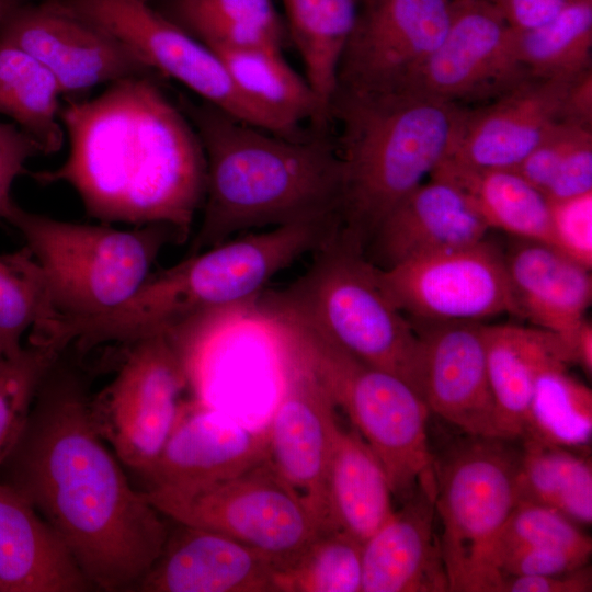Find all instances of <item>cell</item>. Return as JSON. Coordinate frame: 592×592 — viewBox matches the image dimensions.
Returning <instances> with one entry per match:
<instances>
[{"instance_id":"cell-1","label":"cell","mask_w":592,"mask_h":592,"mask_svg":"<svg viewBox=\"0 0 592 592\" xmlns=\"http://www.w3.org/2000/svg\"><path fill=\"white\" fill-rule=\"evenodd\" d=\"M58 361L2 464L7 483L57 533L94 588L134 590L169 528L105 446L83 377Z\"/></svg>"},{"instance_id":"cell-2","label":"cell","mask_w":592,"mask_h":592,"mask_svg":"<svg viewBox=\"0 0 592 592\" xmlns=\"http://www.w3.org/2000/svg\"><path fill=\"white\" fill-rule=\"evenodd\" d=\"M59 119L69 153L54 170L27 172L37 183H67L102 223L163 224L186 240L204 201L206 160L193 124L153 76L70 100Z\"/></svg>"},{"instance_id":"cell-3","label":"cell","mask_w":592,"mask_h":592,"mask_svg":"<svg viewBox=\"0 0 592 592\" xmlns=\"http://www.w3.org/2000/svg\"><path fill=\"white\" fill-rule=\"evenodd\" d=\"M181 109L206 160L204 213L191 253L248 229L339 218L341 167L328 140L281 136L206 101L184 99Z\"/></svg>"},{"instance_id":"cell-4","label":"cell","mask_w":592,"mask_h":592,"mask_svg":"<svg viewBox=\"0 0 592 592\" xmlns=\"http://www.w3.org/2000/svg\"><path fill=\"white\" fill-rule=\"evenodd\" d=\"M338 217L295 221L226 240L150 274L119 307L90 318L60 321L57 338L88 352L105 343L130 344L167 335L200 318L247 310L278 272L319 248Z\"/></svg>"},{"instance_id":"cell-5","label":"cell","mask_w":592,"mask_h":592,"mask_svg":"<svg viewBox=\"0 0 592 592\" xmlns=\"http://www.w3.org/2000/svg\"><path fill=\"white\" fill-rule=\"evenodd\" d=\"M463 113L454 103L410 91L334 94L340 228L363 250L387 214L448 157Z\"/></svg>"},{"instance_id":"cell-6","label":"cell","mask_w":592,"mask_h":592,"mask_svg":"<svg viewBox=\"0 0 592 592\" xmlns=\"http://www.w3.org/2000/svg\"><path fill=\"white\" fill-rule=\"evenodd\" d=\"M257 315L293 344L315 369L335 406L380 462L394 496L423 490L435 498L429 409L401 378L356 358L295 312L262 301Z\"/></svg>"},{"instance_id":"cell-7","label":"cell","mask_w":592,"mask_h":592,"mask_svg":"<svg viewBox=\"0 0 592 592\" xmlns=\"http://www.w3.org/2000/svg\"><path fill=\"white\" fill-rule=\"evenodd\" d=\"M315 252L303 276L262 296L300 316L356 358L401 378L421 396V339L384 289L376 265L340 227Z\"/></svg>"},{"instance_id":"cell-8","label":"cell","mask_w":592,"mask_h":592,"mask_svg":"<svg viewBox=\"0 0 592 592\" xmlns=\"http://www.w3.org/2000/svg\"><path fill=\"white\" fill-rule=\"evenodd\" d=\"M39 265L57 321L109 312L127 301L151 274L162 248L181 242L163 224L123 230L55 219L13 203L7 218Z\"/></svg>"},{"instance_id":"cell-9","label":"cell","mask_w":592,"mask_h":592,"mask_svg":"<svg viewBox=\"0 0 592 592\" xmlns=\"http://www.w3.org/2000/svg\"><path fill=\"white\" fill-rule=\"evenodd\" d=\"M470 437L434 459L441 551L449 592H500L496 547L519 501L520 454L502 439Z\"/></svg>"},{"instance_id":"cell-10","label":"cell","mask_w":592,"mask_h":592,"mask_svg":"<svg viewBox=\"0 0 592 592\" xmlns=\"http://www.w3.org/2000/svg\"><path fill=\"white\" fill-rule=\"evenodd\" d=\"M144 493L163 516L235 538L278 567L295 558L323 528L267 462L208 486L147 489Z\"/></svg>"},{"instance_id":"cell-11","label":"cell","mask_w":592,"mask_h":592,"mask_svg":"<svg viewBox=\"0 0 592 592\" xmlns=\"http://www.w3.org/2000/svg\"><path fill=\"white\" fill-rule=\"evenodd\" d=\"M110 34L156 75L172 78L230 116L294 137L237 88L217 54L143 0H48Z\"/></svg>"},{"instance_id":"cell-12","label":"cell","mask_w":592,"mask_h":592,"mask_svg":"<svg viewBox=\"0 0 592 592\" xmlns=\"http://www.w3.org/2000/svg\"><path fill=\"white\" fill-rule=\"evenodd\" d=\"M190 386L178 352L163 334L128 344L116 375L90 409L103 440L117 459L144 476L167 443Z\"/></svg>"},{"instance_id":"cell-13","label":"cell","mask_w":592,"mask_h":592,"mask_svg":"<svg viewBox=\"0 0 592 592\" xmlns=\"http://www.w3.org/2000/svg\"><path fill=\"white\" fill-rule=\"evenodd\" d=\"M452 3L453 0H365L341 57L335 93L407 91L444 38Z\"/></svg>"},{"instance_id":"cell-14","label":"cell","mask_w":592,"mask_h":592,"mask_svg":"<svg viewBox=\"0 0 592 592\" xmlns=\"http://www.w3.org/2000/svg\"><path fill=\"white\" fill-rule=\"evenodd\" d=\"M280 354L281 390L265 426L267 463L323 528L326 478L338 421L335 403L299 351L272 332Z\"/></svg>"},{"instance_id":"cell-15","label":"cell","mask_w":592,"mask_h":592,"mask_svg":"<svg viewBox=\"0 0 592 592\" xmlns=\"http://www.w3.org/2000/svg\"><path fill=\"white\" fill-rule=\"evenodd\" d=\"M377 273L395 305L420 320L477 321L502 312L519 315L504 255L485 239L377 267Z\"/></svg>"},{"instance_id":"cell-16","label":"cell","mask_w":592,"mask_h":592,"mask_svg":"<svg viewBox=\"0 0 592 592\" xmlns=\"http://www.w3.org/2000/svg\"><path fill=\"white\" fill-rule=\"evenodd\" d=\"M515 37L490 0H453L444 38L407 91L454 104L496 98L528 77L517 61Z\"/></svg>"},{"instance_id":"cell-17","label":"cell","mask_w":592,"mask_h":592,"mask_svg":"<svg viewBox=\"0 0 592 592\" xmlns=\"http://www.w3.org/2000/svg\"><path fill=\"white\" fill-rule=\"evenodd\" d=\"M0 41L42 62L55 77L62 95L129 77H156L110 34L48 0L26 2L11 12L0 22Z\"/></svg>"},{"instance_id":"cell-18","label":"cell","mask_w":592,"mask_h":592,"mask_svg":"<svg viewBox=\"0 0 592 592\" xmlns=\"http://www.w3.org/2000/svg\"><path fill=\"white\" fill-rule=\"evenodd\" d=\"M573 79L528 76L482 109L464 111L445 159L475 169H515L565 121V100Z\"/></svg>"},{"instance_id":"cell-19","label":"cell","mask_w":592,"mask_h":592,"mask_svg":"<svg viewBox=\"0 0 592 592\" xmlns=\"http://www.w3.org/2000/svg\"><path fill=\"white\" fill-rule=\"evenodd\" d=\"M266 460L265 428L246 426L203 400H186L143 477L148 489L187 490L232 478Z\"/></svg>"},{"instance_id":"cell-20","label":"cell","mask_w":592,"mask_h":592,"mask_svg":"<svg viewBox=\"0 0 592 592\" xmlns=\"http://www.w3.org/2000/svg\"><path fill=\"white\" fill-rule=\"evenodd\" d=\"M430 322L415 328L423 350L421 396L429 411L469 436L499 439L485 325Z\"/></svg>"},{"instance_id":"cell-21","label":"cell","mask_w":592,"mask_h":592,"mask_svg":"<svg viewBox=\"0 0 592 592\" xmlns=\"http://www.w3.org/2000/svg\"><path fill=\"white\" fill-rule=\"evenodd\" d=\"M134 590L143 592H277V563L221 533L175 522Z\"/></svg>"},{"instance_id":"cell-22","label":"cell","mask_w":592,"mask_h":592,"mask_svg":"<svg viewBox=\"0 0 592 592\" xmlns=\"http://www.w3.org/2000/svg\"><path fill=\"white\" fill-rule=\"evenodd\" d=\"M489 227L451 182L431 177L401 200L369 242L373 262L387 269L401 262L483 240Z\"/></svg>"},{"instance_id":"cell-23","label":"cell","mask_w":592,"mask_h":592,"mask_svg":"<svg viewBox=\"0 0 592 592\" xmlns=\"http://www.w3.org/2000/svg\"><path fill=\"white\" fill-rule=\"evenodd\" d=\"M434 517V497L423 490L394 510L363 544L361 592L448 591Z\"/></svg>"},{"instance_id":"cell-24","label":"cell","mask_w":592,"mask_h":592,"mask_svg":"<svg viewBox=\"0 0 592 592\" xmlns=\"http://www.w3.org/2000/svg\"><path fill=\"white\" fill-rule=\"evenodd\" d=\"M94 588L48 523L0 482V592H82Z\"/></svg>"},{"instance_id":"cell-25","label":"cell","mask_w":592,"mask_h":592,"mask_svg":"<svg viewBox=\"0 0 592 592\" xmlns=\"http://www.w3.org/2000/svg\"><path fill=\"white\" fill-rule=\"evenodd\" d=\"M504 260L517 314L559 335L569 353L592 298L590 269L550 244L526 239Z\"/></svg>"},{"instance_id":"cell-26","label":"cell","mask_w":592,"mask_h":592,"mask_svg":"<svg viewBox=\"0 0 592 592\" xmlns=\"http://www.w3.org/2000/svg\"><path fill=\"white\" fill-rule=\"evenodd\" d=\"M485 341L499 439L522 437L537 375L570 363L568 349L554 332L515 325H485Z\"/></svg>"},{"instance_id":"cell-27","label":"cell","mask_w":592,"mask_h":592,"mask_svg":"<svg viewBox=\"0 0 592 592\" xmlns=\"http://www.w3.org/2000/svg\"><path fill=\"white\" fill-rule=\"evenodd\" d=\"M328 520L361 544L392 514V491L387 475L367 443L353 430L338 424L326 478Z\"/></svg>"},{"instance_id":"cell-28","label":"cell","mask_w":592,"mask_h":592,"mask_svg":"<svg viewBox=\"0 0 592 592\" xmlns=\"http://www.w3.org/2000/svg\"><path fill=\"white\" fill-rule=\"evenodd\" d=\"M454 184L489 228L553 246L549 201L511 169H475L444 159L430 174Z\"/></svg>"},{"instance_id":"cell-29","label":"cell","mask_w":592,"mask_h":592,"mask_svg":"<svg viewBox=\"0 0 592 592\" xmlns=\"http://www.w3.org/2000/svg\"><path fill=\"white\" fill-rule=\"evenodd\" d=\"M306 81L330 119L342 54L354 29L357 0H282Z\"/></svg>"},{"instance_id":"cell-30","label":"cell","mask_w":592,"mask_h":592,"mask_svg":"<svg viewBox=\"0 0 592 592\" xmlns=\"http://www.w3.org/2000/svg\"><path fill=\"white\" fill-rule=\"evenodd\" d=\"M209 48L246 98L294 132L299 134L300 123L306 119L319 128L328 122L308 82L285 61L282 49Z\"/></svg>"},{"instance_id":"cell-31","label":"cell","mask_w":592,"mask_h":592,"mask_svg":"<svg viewBox=\"0 0 592 592\" xmlns=\"http://www.w3.org/2000/svg\"><path fill=\"white\" fill-rule=\"evenodd\" d=\"M62 92L52 72L25 50L0 41V114L38 143L44 155L59 151Z\"/></svg>"},{"instance_id":"cell-32","label":"cell","mask_w":592,"mask_h":592,"mask_svg":"<svg viewBox=\"0 0 592 592\" xmlns=\"http://www.w3.org/2000/svg\"><path fill=\"white\" fill-rule=\"evenodd\" d=\"M160 12L208 47L282 49L284 43L274 0H167Z\"/></svg>"},{"instance_id":"cell-33","label":"cell","mask_w":592,"mask_h":592,"mask_svg":"<svg viewBox=\"0 0 592 592\" xmlns=\"http://www.w3.org/2000/svg\"><path fill=\"white\" fill-rule=\"evenodd\" d=\"M517 470L519 501L556 509L578 525L592 522V466L578 451L523 437Z\"/></svg>"},{"instance_id":"cell-34","label":"cell","mask_w":592,"mask_h":592,"mask_svg":"<svg viewBox=\"0 0 592 592\" xmlns=\"http://www.w3.org/2000/svg\"><path fill=\"white\" fill-rule=\"evenodd\" d=\"M555 362L537 375L522 437L582 449L592 435L591 390Z\"/></svg>"},{"instance_id":"cell-35","label":"cell","mask_w":592,"mask_h":592,"mask_svg":"<svg viewBox=\"0 0 592 592\" xmlns=\"http://www.w3.org/2000/svg\"><path fill=\"white\" fill-rule=\"evenodd\" d=\"M515 52L531 77L573 79L591 69L592 0H574L548 23L516 31Z\"/></svg>"},{"instance_id":"cell-36","label":"cell","mask_w":592,"mask_h":592,"mask_svg":"<svg viewBox=\"0 0 592 592\" xmlns=\"http://www.w3.org/2000/svg\"><path fill=\"white\" fill-rule=\"evenodd\" d=\"M56 320L44 275L31 251L0 254V354L19 355L29 329L42 333Z\"/></svg>"},{"instance_id":"cell-37","label":"cell","mask_w":592,"mask_h":592,"mask_svg":"<svg viewBox=\"0 0 592 592\" xmlns=\"http://www.w3.org/2000/svg\"><path fill=\"white\" fill-rule=\"evenodd\" d=\"M363 544L322 528L289 562L278 567L277 592H361Z\"/></svg>"},{"instance_id":"cell-38","label":"cell","mask_w":592,"mask_h":592,"mask_svg":"<svg viewBox=\"0 0 592 592\" xmlns=\"http://www.w3.org/2000/svg\"><path fill=\"white\" fill-rule=\"evenodd\" d=\"M64 352L29 341L21 353L0 362V467L18 440L37 390Z\"/></svg>"},{"instance_id":"cell-39","label":"cell","mask_w":592,"mask_h":592,"mask_svg":"<svg viewBox=\"0 0 592 592\" xmlns=\"http://www.w3.org/2000/svg\"><path fill=\"white\" fill-rule=\"evenodd\" d=\"M522 547H557L591 554L592 542L577 523L554 508L517 501L496 547L500 553Z\"/></svg>"},{"instance_id":"cell-40","label":"cell","mask_w":592,"mask_h":592,"mask_svg":"<svg viewBox=\"0 0 592 592\" xmlns=\"http://www.w3.org/2000/svg\"><path fill=\"white\" fill-rule=\"evenodd\" d=\"M553 247L591 270L592 191L549 202Z\"/></svg>"},{"instance_id":"cell-41","label":"cell","mask_w":592,"mask_h":592,"mask_svg":"<svg viewBox=\"0 0 592 592\" xmlns=\"http://www.w3.org/2000/svg\"><path fill=\"white\" fill-rule=\"evenodd\" d=\"M591 136V127L562 121L513 170L544 193L566 156Z\"/></svg>"},{"instance_id":"cell-42","label":"cell","mask_w":592,"mask_h":592,"mask_svg":"<svg viewBox=\"0 0 592 592\" xmlns=\"http://www.w3.org/2000/svg\"><path fill=\"white\" fill-rule=\"evenodd\" d=\"M590 555L557 547L513 548L498 555L497 569L502 578L558 574L588 565Z\"/></svg>"},{"instance_id":"cell-43","label":"cell","mask_w":592,"mask_h":592,"mask_svg":"<svg viewBox=\"0 0 592 592\" xmlns=\"http://www.w3.org/2000/svg\"><path fill=\"white\" fill-rule=\"evenodd\" d=\"M44 155L36 140L15 124L0 122V219H5L12 205L11 187L24 173L29 159Z\"/></svg>"},{"instance_id":"cell-44","label":"cell","mask_w":592,"mask_h":592,"mask_svg":"<svg viewBox=\"0 0 592 592\" xmlns=\"http://www.w3.org/2000/svg\"><path fill=\"white\" fill-rule=\"evenodd\" d=\"M592 191V136L579 143L563 159L544 191L549 202Z\"/></svg>"},{"instance_id":"cell-45","label":"cell","mask_w":592,"mask_h":592,"mask_svg":"<svg viewBox=\"0 0 592 592\" xmlns=\"http://www.w3.org/2000/svg\"><path fill=\"white\" fill-rule=\"evenodd\" d=\"M591 569L588 565L572 571L549 576L503 577L500 592H590Z\"/></svg>"},{"instance_id":"cell-46","label":"cell","mask_w":592,"mask_h":592,"mask_svg":"<svg viewBox=\"0 0 592 592\" xmlns=\"http://www.w3.org/2000/svg\"><path fill=\"white\" fill-rule=\"evenodd\" d=\"M490 1L512 29L523 32L548 23L574 0Z\"/></svg>"},{"instance_id":"cell-47","label":"cell","mask_w":592,"mask_h":592,"mask_svg":"<svg viewBox=\"0 0 592 592\" xmlns=\"http://www.w3.org/2000/svg\"><path fill=\"white\" fill-rule=\"evenodd\" d=\"M565 121L592 127V72L591 69L576 77L567 91Z\"/></svg>"},{"instance_id":"cell-48","label":"cell","mask_w":592,"mask_h":592,"mask_svg":"<svg viewBox=\"0 0 592 592\" xmlns=\"http://www.w3.org/2000/svg\"><path fill=\"white\" fill-rule=\"evenodd\" d=\"M570 362L577 363L591 376L592 373V325L585 319L578 327L569 344Z\"/></svg>"},{"instance_id":"cell-49","label":"cell","mask_w":592,"mask_h":592,"mask_svg":"<svg viewBox=\"0 0 592 592\" xmlns=\"http://www.w3.org/2000/svg\"><path fill=\"white\" fill-rule=\"evenodd\" d=\"M27 0H0V22Z\"/></svg>"},{"instance_id":"cell-50","label":"cell","mask_w":592,"mask_h":592,"mask_svg":"<svg viewBox=\"0 0 592 592\" xmlns=\"http://www.w3.org/2000/svg\"><path fill=\"white\" fill-rule=\"evenodd\" d=\"M4 357L0 354V362L3 360Z\"/></svg>"},{"instance_id":"cell-51","label":"cell","mask_w":592,"mask_h":592,"mask_svg":"<svg viewBox=\"0 0 592 592\" xmlns=\"http://www.w3.org/2000/svg\"><path fill=\"white\" fill-rule=\"evenodd\" d=\"M143 1L149 2L150 0H143Z\"/></svg>"}]
</instances>
